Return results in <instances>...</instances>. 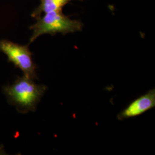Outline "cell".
<instances>
[{
  "instance_id": "6da1fadb",
  "label": "cell",
  "mask_w": 155,
  "mask_h": 155,
  "mask_svg": "<svg viewBox=\"0 0 155 155\" xmlns=\"http://www.w3.org/2000/svg\"><path fill=\"white\" fill-rule=\"evenodd\" d=\"M47 87L38 84L34 80L23 76L18 77L12 85L4 87V92L9 103L22 113L35 111L43 97Z\"/></svg>"
},
{
  "instance_id": "7a4b0ae2",
  "label": "cell",
  "mask_w": 155,
  "mask_h": 155,
  "mask_svg": "<svg viewBox=\"0 0 155 155\" xmlns=\"http://www.w3.org/2000/svg\"><path fill=\"white\" fill-rule=\"evenodd\" d=\"M36 20L37 21L29 28L33 31L29 44L45 34L54 36L59 33L63 35L75 33L81 31L83 27V23L80 20H71L63 13L62 10L46 13Z\"/></svg>"
},
{
  "instance_id": "3957f363",
  "label": "cell",
  "mask_w": 155,
  "mask_h": 155,
  "mask_svg": "<svg viewBox=\"0 0 155 155\" xmlns=\"http://www.w3.org/2000/svg\"><path fill=\"white\" fill-rule=\"evenodd\" d=\"M0 52L7 56L9 62L13 63L22 71L24 76L33 80L38 78L37 66L33 61L32 54L28 45H18L2 39L0 40Z\"/></svg>"
},
{
  "instance_id": "277c9868",
  "label": "cell",
  "mask_w": 155,
  "mask_h": 155,
  "mask_svg": "<svg viewBox=\"0 0 155 155\" xmlns=\"http://www.w3.org/2000/svg\"><path fill=\"white\" fill-rule=\"evenodd\" d=\"M155 90L151 89L146 94L134 100L127 107L120 112L117 118L124 121L129 118L139 116L147 111L155 107Z\"/></svg>"
},
{
  "instance_id": "5b68a950",
  "label": "cell",
  "mask_w": 155,
  "mask_h": 155,
  "mask_svg": "<svg viewBox=\"0 0 155 155\" xmlns=\"http://www.w3.org/2000/svg\"><path fill=\"white\" fill-rule=\"evenodd\" d=\"M71 1L73 0H40V5L33 11L31 16L37 19L41 16L42 13L61 11L64 6L68 4Z\"/></svg>"
}]
</instances>
